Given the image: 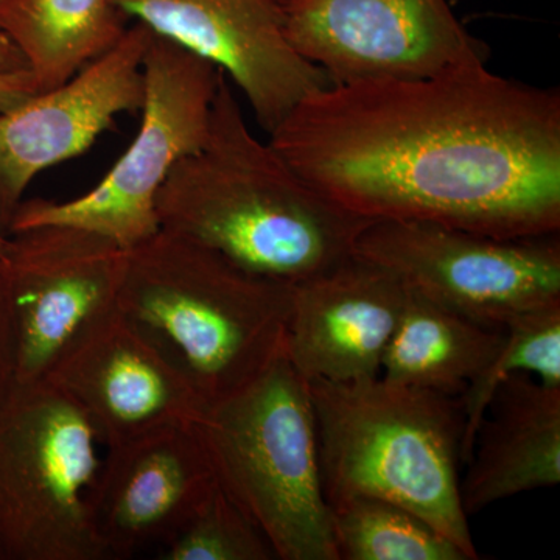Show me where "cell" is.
<instances>
[{"mask_svg":"<svg viewBox=\"0 0 560 560\" xmlns=\"http://www.w3.org/2000/svg\"><path fill=\"white\" fill-rule=\"evenodd\" d=\"M460 501L467 517L530 490L560 482V388L515 375L497 389L482 418Z\"/></svg>","mask_w":560,"mask_h":560,"instance_id":"16","label":"cell"},{"mask_svg":"<svg viewBox=\"0 0 560 560\" xmlns=\"http://www.w3.org/2000/svg\"><path fill=\"white\" fill-rule=\"evenodd\" d=\"M7 245H9V235L0 232V257H3V254H5Z\"/></svg>","mask_w":560,"mask_h":560,"instance_id":"25","label":"cell"},{"mask_svg":"<svg viewBox=\"0 0 560 560\" xmlns=\"http://www.w3.org/2000/svg\"><path fill=\"white\" fill-rule=\"evenodd\" d=\"M13 320V378H46L116 308L127 249L97 232L40 224L9 235L3 254Z\"/></svg>","mask_w":560,"mask_h":560,"instance_id":"10","label":"cell"},{"mask_svg":"<svg viewBox=\"0 0 560 560\" xmlns=\"http://www.w3.org/2000/svg\"><path fill=\"white\" fill-rule=\"evenodd\" d=\"M13 320H11L5 265H3V259L0 257V389L13 378Z\"/></svg>","mask_w":560,"mask_h":560,"instance_id":"22","label":"cell"},{"mask_svg":"<svg viewBox=\"0 0 560 560\" xmlns=\"http://www.w3.org/2000/svg\"><path fill=\"white\" fill-rule=\"evenodd\" d=\"M27 70L24 57L18 47L0 32V73H13Z\"/></svg>","mask_w":560,"mask_h":560,"instance_id":"24","label":"cell"},{"mask_svg":"<svg viewBox=\"0 0 560 560\" xmlns=\"http://www.w3.org/2000/svg\"><path fill=\"white\" fill-rule=\"evenodd\" d=\"M352 254L394 272L422 296L497 329L560 302L558 234L497 238L422 221H371Z\"/></svg>","mask_w":560,"mask_h":560,"instance_id":"8","label":"cell"},{"mask_svg":"<svg viewBox=\"0 0 560 560\" xmlns=\"http://www.w3.org/2000/svg\"><path fill=\"white\" fill-rule=\"evenodd\" d=\"M330 512L340 560H469L430 523L390 501L355 497Z\"/></svg>","mask_w":560,"mask_h":560,"instance_id":"20","label":"cell"},{"mask_svg":"<svg viewBox=\"0 0 560 560\" xmlns=\"http://www.w3.org/2000/svg\"><path fill=\"white\" fill-rule=\"evenodd\" d=\"M98 445L47 378L0 389V560H106L94 526Z\"/></svg>","mask_w":560,"mask_h":560,"instance_id":"6","label":"cell"},{"mask_svg":"<svg viewBox=\"0 0 560 560\" xmlns=\"http://www.w3.org/2000/svg\"><path fill=\"white\" fill-rule=\"evenodd\" d=\"M46 378L79 405L106 448L194 425L208 407L189 378L117 308L92 326Z\"/></svg>","mask_w":560,"mask_h":560,"instance_id":"13","label":"cell"},{"mask_svg":"<svg viewBox=\"0 0 560 560\" xmlns=\"http://www.w3.org/2000/svg\"><path fill=\"white\" fill-rule=\"evenodd\" d=\"M515 375L560 388V302L534 308L503 327V341L481 374L459 396L464 415L460 456L469 459L475 434L497 389Z\"/></svg>","mask_w":560,"mask_h":560,"instance_id":"19","label":"cell"},{"mask_svg":"<svg viewBox=\"0 0 560 560\" xmlns=\"http://www.w3.org/2000/svg\"><path fill=\"white\" fill-rule=\"evenodd\" d=\"M156 213L161 230L289 285L349 259L371 223L324 198L270 140L256 138L223 70L205 143L162 184Z\"/></svg>","mask_w":560,"mask_h":560,"instance_id":"2","label":"cell"},{"mask_svg":"<svg viewBox=\"0 0 560 560\" xmlns=\"http://www.w3.org/2000/svg\"><path fill=\"white\" fill-rule=\"evenodd\" d=\"M153 31L132 21L113 50L54 90L0 113V232L9 235L32 180L86 153L117 117L139 113L145 95L143 58Z\"/></svg>","mask_w":560,"mask_h":560,"instance_id":"12","label":"cell"},{"mask_svg":"<svg viewBox=\"0 0 560 560\" xmlns=\"http://www.w3.org/2000/svg\"><path fill=\"white\" fill-rule=\"evenodd\" d=\"M128 27L114 0H0V32L21 51L39 92L108 54Z\"/></svg>","mask_w":560,"mask_h":560,"instance_id":"18","label":"cell"},{"mask_svg":"<svg viewBox=\"0 0 560 560\" xmlns=\"http://www.w3.org/2000/svg\"><path fill=\"white\" fill-rule=\"evenodd\" d=\"M291 46L331 84L415 80L488 65L448 0H283Z\"/></svg>","mask_w":560,"mask_h":560,"instance_id":"9","label":"cell"},{"mask_svg":"<svg viewBox=\"0 0 560 560\" xmlns=\"http://www.w3.org/2000/svg\"><path fill=\"white\" fill-rule=\"evenodd\" d=\"M220 73L205 58L154 33L143 58L142 119L131 145L81 197L22 201L9 235L40 224H70L130 249L156 234L158 194L175 165L205 143Z\"/></svg>","mask_w":560,"mask_h":560,"instance_id":"7","label":"cell"},{"mask_svg":"<svg viewBox=\"0 0 560 560\" xmlns=\"http://www.w3.org/2000/svg\"><path fill=\"white\" fill-rule=\"evenodd\" d=\"M501 341L503 329L477 323L407 287L381 377L459 397L488 366Z\"/></svg>","mask_w":560,"mask_h":560,"instance_id":"17","label":"cell"},{"mask_svg":"<svg viewBox=\"0 0 560 560\" xmlns=\"http://www.w3.org/2000/svg\"><path fill=\"white\" fill-rule=\"evenodd\" d=\"M38 92L36 81L28 69L21 72L0 73V113L16 108Z\"/></svg>","mask_w":560,"mask_h":560,"instance_id":"23","label":"cell"},{"mask_svg":"<svg viewBox=\"0 0 560 560\" xmlns=\"http://www.w3.org/2000/svg\"><path fill=\"white\" fill-rule=\"evenodd\" d=\"M162 560H271L270 541L217 485L200 510L167 545Z\"/></svg>","mask_w":560,"mask_h":560,"instance_id":"21","label":"cell"},{"mask_svg":"<svg viewBox=\"0 0 560 560\" xmlns=\"http://www.w3.org/2000/svg\"><path fill=\"white\" fill-rule=\"evenodd\" d=\"M405 300L394 272L352 254L291 287L283 353L308 383L378 377Z\"/></svg>","mask_w":560,"mask_h":560,"instance_id":"14","label":"cell"},{"mask_svg":"<svg viewBox=\"0 0 560 560\" xmlns=\"http://www.w3.org/2000/svg\"><path fill=\"white\" fill-rule=\"evenodd\" d=\"M130 21L145 24L223 70L241 90L257 124L270 135L326 73L291 46L283 0H114Z\"/></svg>","mask_w":560,"mask_h":560,"instance_id":"11","label":"cell"},{"mask_svg":"<svg viewBox=\"0 0 560 560\" xmlns=\"http://www.w3.org/2000/svg\"><path fill=\"white\" fill-rule=\"evenodd\" d=\"M215 480L276 559L340 560L320 481L311 383L285 353L195 422Z\"/></svg>","mask_w":560,"mask_h":560,"instance_id":"5","label":"cell"},{"mask_svg":"<svg viewBox=\"0 0 560 560\" xmlns=\"http://www.w3.org/2000/svg\"><path fill=\"white\" fill-rule=\"evenodd\" d=\"M194 425L108 448L94 495L95 533L106 559L164 547L215 490L219 482Z\"/></svg>","mask_w":560,"mask_h":560,"instance_id":"15","label":"cell"},{"mask_svg":"<svg viewBox=\"0 0 560 560\" xmlns=\"http://www.w3.org/2000/svg\"><path fill=\"white\" fill-rule=\"evenodd\" d=\"M329 506L371 497L407 508L477 560L460 501L459 397L383 381L311 382Z\"/></svg>","mask_w":560,"mask_h":560,"instance_id":"4","label":"cell"},{"mask_svg":"<svg viewBox=\"0 0 560 560\" xmlns=\"http://www.w3.org/2000/svg\"><path fill=\"white\" fill-rule=\"evenodd\" d=\"M291 287L160 230L127 249L116 308L209 405L282 352Z\"/></svg>","mask_w":560,"mask_h":560,"instance_id":"3","label":"cell"},{"mask_svg":"<svg viewBox=\"0 0 560 560\" xmlns=\"http://www.w3.org/2000/svg\"><path fill=\"white\" fill-rule=\"evenodd\" d=\"M270 143L357 219L497 238L560 230V92L486 65L329 84L291 110Z\"/></svg>","mask_w":560,"mask_h":560,"instance_id":"1","label":"cell"}]
</instances>
